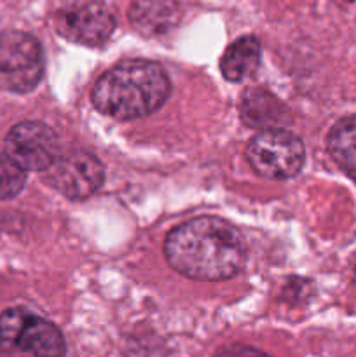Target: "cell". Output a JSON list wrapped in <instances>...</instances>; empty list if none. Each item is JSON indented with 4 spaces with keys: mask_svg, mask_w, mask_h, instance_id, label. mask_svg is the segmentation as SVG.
Segmentation results:
<instances>
[{
    "mask_svg": "<svg viewBox=\"0 0 356 357\" xmlns=\"http://www.w3.org/2000/svg\"><path fill=\"white\" fill-rule=\"evenodd\" d=\"M262 58L260 42L253 35L237 38L220 59V72L229 82H243L255 75Z\"/></svg>",
    "mask_w": 356,
    "mask_h": 357,
    "instance_id": "obj_11",
    "label": "cell"
},
{
    "mask_svg": "<svg viewBox=\"0 0 356 357\" xmlns=\"http://www.w3.org/2000/svg\"><path fill=\"white\" fill-rule=\"evenodd\" d=\"M3 345H6V344H3V340H2V338H0V351H2Z\"/></svg>",
    "mask_w": 356,
    "mask_h": 357,
    "instance_id": "obj_15",
    "label": "cell"
},
{
    "mask_svg": "<svg viewBox=\"0 0 356 357\" xmlns=\"http://www.w3.org/2000/svg\"><path fill=\"white\" fill-rule=\"evenodd\" d=\"M348 2H351V0H348Z\"/></svg>",
    "mask_w": 356,
    "mask_h": 357,
    "instance_id": "obj_16",
    "label": "cell"
},
{
    "mask_svg": "<svg viewBox=\"0 0 356 357\" xmlns=\"http://www.w3.org/2000/svg\"><path fill=\"white\" fill-rule=\"evenodd\" d=\"M63 38L75 44L101 45L115 30V17L103 0H63L52 14Z\"/></svg>",
    "mask_w": 356,
    "mask_h": 357,
    "instance_id": "obj_5",
    "label": "cell"
},
{
    "mask_svg": "<svg viewBox=\"0 0 356 357\" xmlns=\"http://www.w3.org/2000/svg\"><path fill=\"white\" fill-rule=\"evenodd\" d=\"M215 357H271V356L258 351V349L250 347V345L234 344V345H225V347L220 349V351L215 354Z\"/></svg>",
    "mask_w": 356,
    "mask_h": 357,
    "instance_id": "obj_14",
    "label": "cell"
},
{
    "mask_svg": "<svg viewBox=\"0 0 356 357\" xmlns=\"http://www.w3.org/2000/svg\"><path fill=\"white\" fill-rule=\"evenodd\" d=\"M164 255L178 274L213 282L234 278L243 268L246 246L229 222L199 216L168 234Z\"/></svg>",
    "mask_w": 356,
    "mask_h": 357,
    "instance_id": "obj_1",
    "label": "cell"
},
{
    "mask_svg": "<svg viewBox=\"0 0 356 357\" xmlns=\"http://www.w3.org/2000/svg\"><path fill=\"white\" fill-rule=\"evenodd\" d=\"M251 169L265 180H290L304 166L306 150L295 132L288 129H267L255 136L246 149Z\"/></svg>",
    "mask_w": 356,
    "mask_h": 357,
    "instance_id": "obj_4",
    "label": "cell"
},
{
    "mask_svg": "<svg viewBox=\"0 0 356 357\" xmlns=\"http://www.w3.org/2000/svg\"><path fill=\"white\" fill-rule=\"evenodd\" d=\"M44 51L34 35L17 30L0 33V87L9 93L34 91L44 77Z\"/></svg>",
    "mask_w": 356,
    "mask_h": 357,
    "instance_id": "obj_3",
    "label": "cell"
},
{
    "mask_svg": "<svg viewBox=\"0 0 356 357\" xmlns=\"http://www.w3.org/2000/svg\"><path fill=\"white\" fill-rule=\"evenodd\" d=\"M27 171L21 169L10 157L0 153V201H9L23 190Z\"/></svg>",
    "mask_w": 356,
    "mask_h": 357,
    "instance_id": "obj_13",
    "label": "cell"
},
{
    "mask_svg": "<svg viewBox=\"0 0 356 357\" xmlns=\"http://www.w3.org/2000/svg\"><path fill=\"white\" fill-rule=\"evenodd\" d=\"M129 23L145 37H159L173 30L181 17L175 0H138L128 13Z\"/></svg>",
    "mask_w": 356,
    "mask_h": 357,
    "instance_id": "obj_9",
    "label": "cell"
},
{
    "mask_svg": "<svg viewBox=\"0 0 356 357\" xmlns=\"http://www.w3.org/2000/svg\"><path fill=\"white\" fill-rule=\"evenodd\" d=\"M6 155L24 171H47L61 155L59 138L44 122H20L7 132Z\"/></svg>",
    "mask_w": 356,
    "mask_h": 357,
    "instance_id": "obj_7",
    "label": "cell"
},
{
    "mask_svg": "<svg viewBox=\"0 0 356 357\" xmlns=\"http://www.w3.org/2000/svg\"><path fill=\"white\" fill-rule=\"evenodd\" d=\"M0 338L3 344L17 345L34 357H63L66 352L59 328L21 307L0 316Z\"/></svg>",
    "mask_w": 356,
    "mask_h": 357,
    "instance_id": "obj_6",
    "label": "cell"
},
{
    "mask_svg": "<svg viewBox=\"0 0 356 357\" xmlns=\"http://www.w3.org/2000/svg\"><path fill=\"white\" fill-rule=\"evenodd\" d=\"M239 115L243 122L255 129H279L288 122L286 107L269 91L262 87H251L244 91L239 101Z\"/></svg>",
    "mask_w": 356,
    "mask_h": 357,
    "instance_id": "obj_10",
    "label": "cell"
},
{
    "mask_svg": "<svg viewBox=\"0 0 356 357\" xmlns=\"http://www.w3.org/2000/svg\"><path fill=\"white\" fill-rule=\"evenodd\" d=\"M171 93L166 70L149 59H128L96 80L91 101L100 114L135 121L159 110Z\"/></svg>",
    "mask_w": 356,
    "mask_h": 357,
    "instance_id": "obj_2",
    "label": "cell"
},
{
    "mask_svg": "<svg viewBox=\"0 0 356 357\" xmlns=\"http://www.w3.org/2000/svg\"><path fill=\"white\" fill-rule=\"evenodd\" d=\"M45 180L65 197L79 201L91 197L105 181L103 164L89 152H68L45 171Z\"/></svg>",
    "mask_w": 356,
    "mask_h": 357,
    "instance_id": "obj_8",
    "label": "cell"
},
{
    "mask_svg": "<svg viewBox=\"0 0 356 357\" xmlns=\"http://www.w3.org/2000/svg\"><path fill=\"white\" fill-rule=\"evenodd\" d=\"M327 149L342 169L356 176V115L341 119L330 129Z\"/></svg>",
    "mask_w": 356,
    "mask_h": 357,
    "instance_id": "obj_12",
    "label": "cell"
}]
</instances>
